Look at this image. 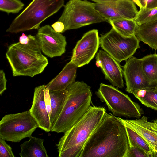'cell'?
Masks as SVG:
<instances>
[{
	"label": "cell",
	"mask_w": 157,
	"mask_h": 157,
	"mask_svg": "<svg viewBox=\"0 0 157 157\" xmlns=\"http://www.w3.org/2000/svg\"><path fill=\"white\" fill-rule=\"evenodd\" d=\"M125 61L122 70L126 91L133 94L140 90L155 87L144 73L141 59L132 56Z\"/></svg>",
	"instance_id": "4fadbf2b"
},
{
	"label": "cell",
	"mask_w": 157,
	"mask_h": 157,
	"mask_svg": "<svg viewBox=\"0 0 157 157\" xmlns=\"http://www.w3.org/2000/svg\"><path fill=\"white\" fill-rule=\"evenodd\" d=\"M95 3L105 4L115 2L120 0H91Z\"/></svg>",
	"instance_id": "d6a6232c"
},
{
	"label": "cell",
	"mask_w": 157,
	"mask_h": 157,
	"mask_svg": "<svg viewBox=\"0 0 157 157\" xmlns=\"http://www.w3.org/2000/svg\"><path fill=\"white\" fill-rule=\"evenodd\" d=\"M77 68L75 64L70 61L56 76L45 85L46 87L54 91L65 90L75 81Z\"/></svg>",
	"instance_id": "e0dca14e"
},
{
	"label": "cell",
	"mask_w": 157,
	"mask_h": 157,
	"mask_svg": "<svg viewBox=\"0 0 157 157\" xmlns=\"http://www.w3.org/2000/svg\"><path fill=\"white\" fill-rule=\"evenodd\" d=\"M133 20L138 25L157 20V7L151 9L140 8Z\"/></svg>",
	"instance_id": "d4e9b609"
},
{
	"label": "cell",
	"mask_w": 157,
	"mask_h": 157,
	"mask_svg": "<svg viewBox=\"0 0 157 157\" xmlns=\"http://www.w3.org/2000/svg\"><path fill=\"white\" fill-rule=\"evenodd\" d=\"M41 51L52 58L64 53L67 44L65 37L48 25L38 29L35 36Z\"/></svg>",
	"instance_id": "7c38bea8"
},
{
	"label": "cell",
	"mask_w": 157,
	"mask_h": 157,
	"mask_svg": "<svg viewBox=\"0 0 157 157\" xmlns=\"http://www.w3.org/2000/svg\"><path fill=\"white\" fill-rule=\"evenodd\" d=\"M108 21L112 27L121 35L126 37L136 36L138 25L133 20L116 18Z\"/></svg>",
	"instance_id": "ffe728a7"
},
{
	"label": "cell",
	"mask_w": 157,
	"mask_h": 157,
	"mask_svg": "<svg viewBox=\"0 0 157 157\" xmlns=\"http://www.w3.org/2000/svg\"><path fill=\"white\" fill-rule=\"evenodd\" d=\"M135 35L140 41L157 50V20L138 25Z\"/></svg>",
	"instance_id": "d6986e66"
},
{
	"label": "cell",
	"mask_w": 157,
	"mask_h": 157,
	"mask_svg": "<svg viewBox=\"0 0 157 157\" xmlns=\"http://www.w3.org/2000/svg\"><path fill=\"white\" fill-rule=\"evenodd\" d=\"M11 147L0 138V157H15Z\"/></svg>",
	"instance_id": "4316f807"
},
{
	"label": "cell",
	"mask_w": 157,
	"mask_h": 157,
	"mask_svg": "<svg viewBox=\"0 0 157 157\" xmlns=\"http://www.w3.org/2000/svg\"><path fill=\"white\" fill-rule=\"evenodd\" d=\"M38 128L37 122L29 110L6 115L0 121V138L7 141L19 142L31 136Z\"/></svg>",
	"instance_id": "ba28073f"
},
{
	"label": "cell",
	"mask_w": 157,
	"mask_h": 157,
	"mask_svg": "<svg viewBox=\"0 0 157 157\" xmlns=\"http://www.w3.org/2000/svg\"><path fill=\"white\" fill-rule=\"evenodd\" d=\"M51 26L56 32L61 33H64L65 27L62 22L58 21L51 25Z\"/></svg>",
	"instance_id": "f546056e"
},
{
	"label": "cell",
	"mask_w": 157,
	"mask_h": 157,
	"mask_svg": "<svg viewBox=\"0 0 157 157\" xmlns=\"http://www.w3.org/2000/svg\"><path fill=\"white\" fill-rule=\"evenodd\" d=\"M124 126L129 145H132L140 148L148 153L149 157H151L152 150L147 142L135 131L127 126Z\"/></svg>",
	"instance_id": "cb8c5ba5"
},
{
	"label": "cell",
	"mask_w": 157,
	"mask_h": 157,
	"mask_svg": "<svg viewBox=\"0 0 157 157\" xmlns=\"http://www.w3.org/2000/svg\"><path fill=\"white\" fill-rule=\"evenodd\" d=\"M29 110L37 122L39 128L47 132L51 131V100L49 90L45 85L35 88L32 105Z\"/></svg>",
	"instance_id": "30bf717a"
},
{
	"label": "cell",
	"mask_w": 157,
	"mask_h": 157,
	"mask_svg": "<svg viewBox=\"0 0 157 157\" xmlns=\"http://www.w3.org/2000/svg\"><path fill=\"white\" fill-rule=\"evenodd\" d=\"M64 0H33L12 21L6 31L17 33L39 28L46 19L64 6Z\"/></svg>",
	"instance_id": "5b68a950"
},
{
	"label": "cell",
	"mask_w": 157,
	"mask_h": 157,
	"mask_svg": "<svg viewBox=\"0 0 157 157\" xmlns=\"http://www.w3.org/2000/svg\"><path fill=\"white\" fill-rule=\"evenodd\" d=\"M58 21L64 24V32L94 23L108 22L96 10L95 3L87 0H69Z\"/></svg>",
	"instance_id": "8992f818"
},
{
	"label": "cell",
	"mask_w": 157,
	"mask_h": 157,
	"mask_svg": "<svg viewBox=\"0 0 157 157\" xmlns=\"http://www.w3.org/2000/svg\"><path fill=\"white\" fill-rule=\"evenodd\" d=\"M95 8L108 21L116 18L133 19L138 12L132 0H120L105 4L95 3Z\"/></svg>",
	"instance_id": "5bb4252c"
},
{
	"label": "cell",
	"mask_w": 157,
	"mask_h": 157,
	"mask_svg": "<svg viewBox=\"0 0 157 157\" xmlns=\"http://www.w3.org/2000/svg\"><path fill=\"white\" fill-rule=\"evenodd\" d=\"M129 146L128 157H149V154L140 148L132 145Z\"/></svg>",
	"instance_id": "83f0119b"
},
{
	"label": "cell",
	"mask_w": 157,
	"mask_h": 157,
	"mask_svg": "<svg viewBox=\"0 0 157 157\" xmlns=\"http://www.w3.org/2000/svg\"><path fill=\"white\" fill-rule=\"evenodd\" d=\"M24 6L20 0H0V10L8 14L18 13Z\"/></svg>",
	"instance_id": "484cf974"
},
{
	"label": "cell",
	"mask_w": 157,
	"mask_h": 157,
	"mask_svg": "<svg viewBox=\"0 0 157 157\" xmlns=\"http://www.w3.org/2000/svg\"><path fill=\"white\" fill-rule=\"evenodd\" d=\"M99 46L98 30L88 31L77 42L73 49L70 61L78 68L87 64L94 57Z\"/></svg>",
	"instance_id": "8fae6325"
},
{
	"label": "cell",
	"mask_w": 157,
	"mask_h": 157,
	"mask_svg": "<svg viewBox=\"0 0 157 157\" xmlns=\"http://www.w3.org/2000/svg\"><path fill=\"white\" fill-rule=\"evenodd\" d=\"M96 65L100 67L105 78L117 88L124 87L123 70L117 60L104 50H100L96 56Z\"/></svg>",
	"instance_id": "9a60e30c"
},
{
	"label": "cell",
	"mask_w": 157,
	"mask_h": 157,
	"mask_svg": "<svg viewBox=\"0 0 157 157\" xmlns=\"http://www.w3.org/2000/svg\"><path fill=\"white\" fill-rule=\"evenodd\" d=\"M7 80L5 74L2 70L0 71V95H1L6 89V83Z\"/></svg>",
	"instance_id": "f1b7e54d"
},
{
	"label": "cell",
	"mask_w": 157,
	"mask_h": 157,
	"mask_svg": "<svg viewBox=\"0 0 157 157\" xmlns=\"http://www.w3.org/2000/svg\"><path fill=\"white\" fill-rule=\"evenodd\" d=\"M100 46L119 63L126 61L140 48V40L136 36H124L112 27L99 37Z\"/></svg>",
	"instance_id": "9c48e42d"
},
{
	"label": "cell",
	"mask_w": 157,
	"mask_h": 157,
	"mask_svg": "<svg viewBox=\"0 0 157 157\" xmlns=\"http://www.w3.org/2000/svg\"><path fill=\"white\" fill-rule=\"evenodd\" d=\"M29 41V38L28 36H27L23 33L21 36L19 38V42L23 44H27Z\"/></svg>",
	"instance_id": "1f68e13d"
},
{
	"label": "cell",
	"mask_w": 157,
	"mask_h": 157,
	"mask_svg": "<svg viewBox=\"0 0 157 157\" xmlns=\"http://www.w3.org/2000/svg\"><path fill=\"white\" fill-rule=\"evenodd\" d=\"M105 107L91 106L82 118L66 132L56 144L59 157H80L85 145L102 121Z\"/></svg>",
	"instance_id": "7a4b0ae2"
},
{
	"label": "cell",
	"mask_w": 157,
	"mask_h": 157,
	"mask_svg": "<svg viewBox=\"0 0 157 157\" xmlns=\"http://www.w3.org/2000/svg\"><path fill=\"white\" fill-rule=\"evenodd\" d=\"M129 150L124 124L119 117L106 112L86 143L80 157H128Z\"/></svg>",
	"instance_id": "6da1fadb"
},
{
	"label": "cell",
	"mask_w": 157,
	"mask_h": 157,
	"mask_svg": "<svg viewBox=\"0 0 157 157\" xmlns=\"http://www.w3.org/2000/svg\"><path fill=\"white\" fill-rule=\"evenodd\" d=\"M146 5L145 8L151 9L157 7V0H146Z\"/></svg>",
	"instance_id": "4dcf8cb0"
},
{
	"label": "cell",
	"mask_w": 157,
	"mask_h": 157,
	"mask_svg": "<svg viewBox=\"0 0 157 157\" xmlns=\"http://www.w3.org/2000/svg\"><path fill=\"white\" fill-rule=\"evenodd\" d=\"M28 36L27 44H12L6 53L14 76L33 77L42 72L48 63L47 58L42 53L36 36Z\"/></svg>",
	"instance_id": "277c9868"
},
{
	"label": "cell",
	"mask_w": 157,
	"mask_h": 157,
	"mask_svg": "<svg viewBox=\"0 0 157 157\" xmlns=\"http://www.w3.org/2000/svg\"><path fill=\"white\" fill-rule=\"evenodd\" d=\"M151 157H157V151H152Z\"/></svg>",
	"instance_id": "d590c367"
},
{
	"label": "cell",
	"mask_w": 157,
	"mask_h": 157,
	"mask_svg": "<svg viewBox=\"0 0 157 157\" xmlns=\"http://www.w3.org/2000/svg\"><path fill=\"white\" fill-rule=\"evenodd\" d=\"M142 7L145 8L146 5V0H138Z\"/></svg>",
	"instance_id": "836d02e7"
},
{
	"label": "cell",
	"mask_w": 157,
	"mask_h": 157,
	"mask_svg": "<svg viewBox=\"0 0 157 157\" xmlns=\"http://www.w3.org/2000/svg\"><path fill=\"white\" fill-rule=\"evenodd\" d=\"M49 93L51 109L50 120L52 128L63 106L66 99L67 90L66 89L55 91L49 90Z\"/></svg>",
	"instance_id": "44dd1931"
},
{
	"label": "cell",
	"mask_w": 157,
	"mask_h": 157,
	"mask_svg": "<svg viewBox=\"0 0 157 157\" xmlns=\"http://www.w3.org/2000/svg\"><path fill=\"white\" fill-rule=\"evenodd\" d=\"M65 101L51 131L63 133L71 128L91 106V87L83 81H75L66 89Z\"/></svg>",
	"instance_id": "3957f363"
},
{
	"label": "cell",
	"mask_w": 157,
	"mask_h": 157,
	"mask_svg": "<svg viewBox=\"0 0 157 157\" xmlns=\"http://www.w3.org/2000/svg\"><path fill=\"white\" fill-rule=\"evenodd\" d=\"M132 94L145 106L157 111V91L154 88L140 90Z\"/></svg>",
	"instance_id": "603a6c76"
},
{
	"label": "cell",
	"mask_w": 157,
	"mask_h": 157,
	"mask_svg": "<svg viewBox=\"0 0 157 157\" xmlns=\"http://www.w3.org/2000/svg\"><path fill=\"white\" fill-rule=\"evenodd\" d=\"M44 141L41 138L31 136L29 140L21 145L19 155L21 157H48Z\"/></svg>",
	"instance_id": "ac0fdd59"
},
{
	"label": "cell",
	"mask_w": 157,
	"mask_h": 157,
	"mask_svg": "<svg viewBox=\"0 0 157 157\" xmlns=\"http://www.w3.org/2000/svg\"><path fill=\"white\" fill-rule=\"evenodd\" d=\"M141 59L144 74L156 86L157 82V54L155 53L147 55Z\"/></svg>",
	"instance_id": "7402d4cb"
},
{
	"label": "cell",
	"mask_w": 157,
	"mask_h": 157,
	"mask_svg": "<svg viewBox=\"0 0 157 157\" xmlns=\"http://www.w3.org/2000/svg\"><path fill=\"white\" fill-rule=\"evenodd\" d=\"M119 118L125 126L138 133L152 151H157V127L153 121H148V118L145 116L132 120Z\"/></svg>",
	"instance_id": "2e32d148"
},
{
	"label": "cell",
	"mask_w": 157,
	"mask_h": 157,
	"mask_svg": "<svg viewBox=\"0 0 157 157\" xmlns=\"http://www.w3.org/2000/svg\"><path fill=\"white\" fill-rule=\"evenodd\" d=\"M138 6H139L140 8H142L141 6V5L139 2L138 0H132Z\"/></svg>",
	"instance_id": "e575fe53"
},
{
	"label": "cell",
	"mask_w": 157,
	"mask_h": 157,
	"mask_svg": "<svg viewBox=\"0 0 157 157\" xmlns=\"http://www.w3.org/2000/svg\"><path fill=\"white\" fill-rule=\"evenodd\" d=\"M153 122L155 124L157 127V118L155 120H153Z\"/></svg>",
	"instance_id": "8d00e7d4"
},
{
	"label": "cell",
	"mask_w": 157,
	"mask_h": 157,
	"mask_svg": "<svg viewBox=\"0 0 157 157\" xmlns=\"http://www.w3.org/2000/svg\"><path fill=\"white\" fill-rule=\"evenodd\" d=\"M154 89L155 90L157 91V84H156V86L155 87V88H154Z\"/></svg>",
	"instance_id": "74e56055"
},
{
	"label": "cell",
	"mask_w": 157,
	"mask_h": 157,
	"mask_svg": "<svg viewBox=\"0 0 157 157\" xmlns=\"http://www.w3.org/2000/svg\"><path fill=\"white\" fill-rule=\"evenodd\" d=\"M95 94L115 116L138 119L144 113L138 103L113 86L101 83Z\"/></svg>",
	"instance_id": "52a82bcc"
}]
</instances>
